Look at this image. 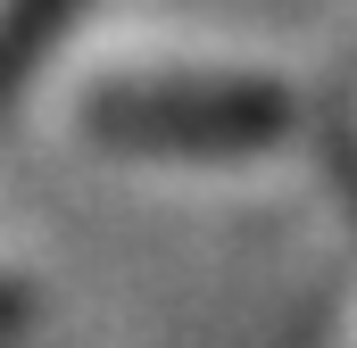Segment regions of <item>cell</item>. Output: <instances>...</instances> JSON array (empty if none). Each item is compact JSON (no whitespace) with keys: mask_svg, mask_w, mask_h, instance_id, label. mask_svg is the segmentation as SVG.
I'll list each match as a JSON object with an SVG mask.
<instances>
[{"mask_svg":"<svg viewBox=\"0 0 357 348\" xmlns=\"http://www.w3.org/2000/svg\"><path fill=\"white\" fill-rule=\"evenodd\" d=\"M67 125L108 150H250L291 125V91L233 58L108 42L67 84Z\"/></svg>","mask_w":357,"mask_h":348,"instance_id":"6da1fadb","label":"cell"},{"mask_svg":"<svg viewBox=\"0 0 357 348\" xmlns=\"http://www.w3.org/2000/svg\"><path fill=\"white\" fill-rule=\"evenodd\" d=\"M17 324H25V282H17V265L0 258V348H17Z\"/></svg>","mask_w":357,"mask_h":348,"instance_id":"3957f363","label":"cell"},{"mask_svg":"<svg viewBox=\"0 0 357 348\" xmlns=\"http://www.w3.org/2000/svg\"><path fill=\"white\" fill-rule=\"evenodd\" d=\"M50 8H59V0H0V84H8V67L33 50V33L50 25Z\"/></svg>","mask_w":357,"mask_h":348,"instance_id":"7a4b0ae2","label":"cell"}]
</instances>
